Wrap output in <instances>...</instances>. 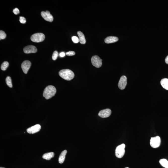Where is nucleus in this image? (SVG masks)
Here are the masks:
<instances>
[{
    "instance_id": "nucleus-1",
    "label": "nucleus",
    "mask_w": 168,
    "mask_h": 168,
    "mask_svg": "<svg viewBox=\"0 0 168 168\" xmlns=\"http://www.w3.org/2000/svg\"><path fill=\"white\" fill-rule=\"evenodd\" d=\"M56 89L54 86L49 85L45 88L43 93V96L47 99H49L55 96Z\"/></svg>"
},
{
    "instance_id": "nucleus-2",
    "label": "nucleus",
    "mask_w": 168,
    "mask_h": 168,
    "mask_svg": "<svg viewBox=\"0 0 168 168\" xmlns=\"http://www.w3.org/2000/svg\"><path fill=\"white\" fill-rule=\"evenodd\" d=\"M59 75L63 79L68 81L72 80L75 77L74 72L69 69L61 70L59 72Z\"/></svg>"
},
{
    "instance_id": "nucleus-3",
    "label": "nucleus",
    "mask_w": 168,
    "mask_h": 168,
    "mask_svg": "<svg viewBox=\"0 0 168 168\" xmlns=\"http://www.w3.org/2000/svg\"><path fill=\"white\" fill-rule=\"evenodd\" d=\"M125 144H123L116 147L115 150V155L117 158H121L123 156L125 153Z\"/></svg>"
},
{
    "instance_id": "nucleus-4",
    "label": "nucleus",
    "mask_w": 168,
    "mask_h": 168,
    "mask_svg": "<svg viewBox=\"0 0 168 168\" xmlns=\"http://www.w3.org/2000/svg\"><path fill=\"white\" fill-rule=\"evenodd\" d=\"M45 37L44 34L42 33H36L33 34L31 37L32 41L35 42H40L43 41L44 40Z\"/></svg>"
},
{
    "instance_id": "nucleus-5",
    "label": "nucleus",
    "mask_w": 168,
    "mask_h": 168,
    "mask_svg": "<svg viewBox=\"0 0 168 168\" xmlns=\"http://www.w3.org/2000/svg\"><path fill=\"white\" fill-rule=\"evenodd\" d=\"M161 142L160 138L159 136H156L151 138L150 145L153 148H158L160 145Z\"/></svg>"
},
{
    "instance_id": "nucleus-6",
    "label": "nucleus",
    "mask_w": 168,
    "mask_h": 168,
    "mask_svg": "<svg viewBox=\"0 0 168 168\" xmlns=\"http://www.w3.org/2000/svg\"><path fill=\"white\" fill-rule=\"evenodd\" d=\"M91 60L92 65L96 68H100L102 64V59H100L97 55H94L92 56L91 58Z\"/></svg>"
},
{
    "instance_id": "nucleus-7",
    "label": "nucleus",
    "mask_w": 168,
    "mask_h": 168,
    "mask_svg": "<svg viewBox=\"0 0 168 168\" xmlns=\"http://www.w3.org/2000/svg\"><path fill=\"white\" fill-rule=\"evenodd\" d=\"M41 15L45 20L48 22H52L53 20V17L48 11L46 12L42 11L41 13Z\"/></svg>"
},
{
    "instance_id": "nucleus-8",
    "label": "nucleus",
    "mask_w": 168,
    "mask_h": 168,
    "mask_svg": "<svg viewBox=\"0 0 168 168\" xmlns=\"http://www.w3.org/2000/svg\"><path fill=\"white\" fill-rule=\"evenodd\" d=\"M31 65V62L28 60L24 61L21 65V67L23 72L25 74H27Z\"/></svg>"
},
{
    "instance_id": "nucleus-9",
    "label": "nucleus",
    "mask_w": 168,
    "mask_h": 168,
    "mask_svg": "<svg viewBox=\"0 0 168 168\" xmlns=\"http://www.w3.org/2000/svg\"><path fill=\"white\" fill-rule=\"evenodd\" d=\"M41 127L39 124L34 125L28 128L26 130L28 133L30 134H34L39 132L40 130Z\"/></svg>"
},
{
    "instance_id": "nucleus-10",
    "label": "nucleus",
    "mask_w": 168,
    "mask_h": 168,
    "mask_svg": "<svg viewBox=\"0 0 168 168\" xmlns=\"http://www.w3.org/2000/svg\"><path fill=\"white\" fill-rule=\"evenodd\" d=\"M127 84V79L126 76H122L121 77L119 81L118 86L120 89L123 90L125 89Z\"/></svg>"
},
{
    "instance_id": "nucleus-11",
    "label": "nucleus",
    "mask_w": 168,
    "mask_h": 168,
    "mask_svg": "<svg viewBox=\"0 0 168 168\" xmlns=\"http://www.w3.org/2000/svg\"><path fill=\"white\" fill-rule=\"evenodd\" d=\"M112 113L110 109H107L100 111L98 113V116L103 118L109 117Z\"/></svg>"
},
{
    "instance_id": "nucleus-12",
    "label": "nucleus",
    "mask_w": 168,
    "mask_h": 168,
    "mask_svg": "<svg viewBox=\"0 0 168 168\" xmlns=\"http://www.w3.org/2000/svg\"><path fill=\"white\" fill-rule=\"evenodd\" d=\"M24 52L26 54L37 52V49L36 47L34 46L29 45L26 46L23 49Z\"/></svg>"
},
{
    "instance_id": "nucleus-13",
    "label": "nucleus",
    "mask_w": 168,
    "mask_h": 168,
    "mask_svg": "<svg viewBox=\"0 0 168 168\" xmlns=\"http://www.w3.org/2000/svg\"><path fill=\"white\" fill-rule=\"evenodd\" d=\"M118 38L117 37L110 36L107 37L105 39V42L107 44L114 43L118 40Z\"/></svg>"
},
{
    "instance_id": "nucleus-14",
    "label": "nucleus",
    "mask_w": 168,
    "mask_h": 168,
    "mask_svg": "<svg viewBox=\"0 0 168 168\" xmlns=\"http://www.w3.org/2000/svg\"><path fill=\"white\" fill-rule=\"evenodd\" d=\"M77 34L79 37V42L80 43L82 44H85L86 40L84 34L80 31H78Z\"/></svg>"
},
{
    "instance_id": "nucleus-15",
    "label": "nucleus",
    "mask_w": 168,
    "mask_h": 168,
    "mask_svg": "<svg viewBox=\"0 0 168 168\" xmlns=\"http://www.w3.org/2000/svg\"><path fill=\"white\" fill-rule=\"evenodd\" d=\"M67 153V151L64 150L61 153L59 158V162L60 164L63 163L65 159V156Z\"/></svg>"
},
{
    "instance_id": "nucleus-16",
    "label": "nucleus",
    "mask_w": 168,
    "mask_h": 168,
    "mask_svg": "<svg viewBox=\"0 0 168 168\" xmlns=\"http://www.w3.org/2000/svg\"><path fill=\"white\" fill-rule=\"evenodd\" d=\"M54 156V153L52 152L47 153H45L43 154L42 158L48 160H50L51 158Z\"/></svg>"
},
{
    "instance_id": "nucleus-17",
    "label": "nucleus",
    "mask_w": 168,
    "mask_h": 168,
    "mask_svg": "<svg viewBox=\"0 0 168 168\" xmlns=\"http://www.w3.org/2000/svg\"><path fill=\"white\" fill-rule=\"evenodd\" d=\"M160 83L161 85L164 89L168 90V79H162L161 80Z\"/></svg>"
},
{
    "instance_id": "nucleus-18",
    "label": "nucleus",
    "mask_w": 168,
    "mask_h": 168,
    "mask_svg": "<svg viewBox=\"0 0 168 168\" xmlns=\"http://www.w3.org/2000/svg\"><path fill=\"white\" fill-rule=\"evenodd\" d=\"M159 163L162 166L165 168H168V161L165 159L160 160Z\"/></svg>"
},
{
    "instance_id": "nucleus-19",
    "label": "nucleus",
    "mask_w": 168,
    "mask_h": 168,
    "mask_svg": "<svg viewBox=\"0 0 168 168\" xmlns=\"http://www.w3.org/2000/svg\"><path fill=\"white\" fill-rule=\"evenodd\" d=\"M9 66V63L7 61L4 62L2 63L1 66V69L2 71H5L7 69L8 67Z\"/></svg>"
},
{
    "instance_id": "nucleus-20",
    "label": "nucleus",
    "mask_w": 168,
    "mask_h": 168,
    "mask_svg": "<svg viewBox=\"0 0 168 168\" xmlns=\"http://www.w3.org/2000/svg\"><path fill=\"white\" fill-rule=\"evenodd\" d=\"M6 82L7 84L10 88H11L12 87V83L11 78L10 76H8L6 78Z\"/></svg>"
},
{
    "instance_id": "nucleus-21",
    "label": "nucleus",
    "mask_w": 168,
    "mask_h": 168,
    "mask_svg": "<svg viewBox=\"0 0 168 168\" xmlns=\"http://www.w3.org/2000/svg\"><path fill=\"white\" fill-rule=\"evenodd\" d=\"M6 37V34L4 31L1 30L0 31V39H5Z\"/></svg>"
},
{
    "instance_id": "nucleus-22",
    "label": "nucleus",
    "mask_w": 168,
    "mask_h": 168,
    "mask_svg": "<svg viewBox=\"0 0 168 168\" xmlns=\"http://www.w3.org/2000/svg\"><path fill=\"white\" fill-rule=\"evenodd\" d=\"M59 55V53L57 51H55L53 53L52 58L53 60H55L57 59Z\"/></svg>"
},
{
    "instance_id": "nucleus-23",
    "label": "nucleus",
    "mask_w": 168,
    "mask_h": 168,
    "mask_svg": "<svg viewBox=\"0 0 168 168\" xmlns=\"http://www.w3.org/2000/svg\"><path fill=\"white\" fill-rule=\"evenodd\" d=\"M72 40L74 43H77L79 42V38L76 36H73L72 37Z\"/></svg>"
},
{
    "instance_id": "nucleus-24",
    "label": "nucleus",
    "mask_w": 168,
    "mask_h": 168,
    "mask_svg": "<svg viewBox=\"0 0 168 168\" xmlns=\"http://www.w3.org/2000/svg\"><path fill=\"white\" fill-rule=\"evenodd\" d=\"M19 21L22 24L25 23L26 22V18L22 16L20 17Z\"/></svg>"
},
{
    "instance_id": "nucleus-25",
    "label": "nucleus",
    "mask_w": 168,
    "mask_h": 168,
    "mask_svg": "<svg viewBox=\"0 0 168 168\" xmlns=\"http://www.w3.org/2000/svg\"><path fill=\"white\" fill-rule=\"evenodd\" d=\"M75 53L74 51H69V52L66 53V55L69 56H73L75 55Z\"/></svg>"
},
{
    "instance_id": "nucleus-26",
    "label": "nucleus",
    "mask_w": 168,
    "mask_h": 168,
    "mask_svg": "<svg viewBox=\"0 0 168 168\" xmlns=\"http://www.w3.org/2000/svg\"><path fill=\"white\" fill-rule=\"evenodd\" d=\"M13 12L14 13V14H16V15H17L19 14L20 13L19 10V9L17 8H16L14 9V10H13Z\"/></svg>"
},
{
    "instance_id": "nucleus-27",
    "label": "nucleus",
    "mask_w": 168,
    "mask_h": 168,
    "mask_svg": "<svg viewBox=\"0 0 168 168\" xmlns=\"http://www.w3.org/2000/svg\"><path fill=\"white\" fill-rule=\"evenodd\" d=\"M65 53L64 52H61L60 53V54H59V55L60 57H63L65 56Z\"/></svg>"
},
{
    "instance_id": "nucleus-28",
    "label": "nucleus",
    "mask_w": 168,
    "mask_h": 168,
    "mask_svg": "<svg viewBox=\"0 0 168 168\" xmlns=\"http://www.w3.org/2000/svg\"><path fill=\"white\" fill-rule=\"evenodd\" d=\"M165 61L166 64H168V55L166 57V59H165Z\"/></svg>"
},
{
    "instance_id": "nucleus-29",
    "label": "nucleus",
    "mask_w": 168,
    "mask_h": 168,
    "mask_svg": "<svg viewBox=\"0 0 168 168\" xmlns=\"http://www.w3.org/2000/svg\"><path fill=\"white\" fill-rule=\"evenodd\" d=\"M0 168H5L4 167H0Z\"/></svg>"
},
{
    "instance_id": "nucleus-30",
    "label": "nucleus",
    "mask_w": 168,
    "mask_h": 168,
    "mask_svg": "<svg viewBox=\"0 0 168 168\" xmlns=\"http://www.w3.org/2000/svg\"><path fill=\"white\" fill-rule=\"evenodd\" d=\"M125 168H129L128 167H125Z\"/></svg>"
}]
</instances>
